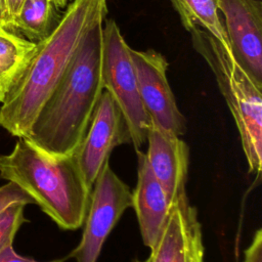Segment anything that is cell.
Instances as JSON below:
<instances>
[{
  "label": "cell",
  "instance_id": "1",
  "mask_svg": "<svg viewBox=\"0 0 262 262\" xmlns=\"http://www.w3.org/2000/svg\"><path fill=\"white\" fill-rule=\"evenodd\" d=\"M107 0H72L51 33L38 42L28 64L0 106V126L27 137L40 111L58 85L86 34L103 23Z\"/></svg>",
  "mask_w": 262,
  "mask_h": 262
},
{
  "label": "cell",
  "instance_id": "2",
  "mask_svg": "<svg viewBox=\"0 0 262 262\" xmlns=\"http://www.w3.org/2000/svg\"><path fill=\"white\" fill-rule=\"evenodd\" d=\"M103 23L97 24L86 34L63 77L43 105L26 137L49 154L75 152L104 90Z\"/></svg>",
  "mask_w": 262,
  "mask_h": 262
},
{
  "label": "cell",
  "instance_id": "3",
  "mask_svg": "<svg viewBox=\"0 0 262 262\" xmlns=\"http://www.w3.org/2000/svg\"><path fill=\"white\" fill-rule=\"evenodd\" d=\"M0 177L19 186L64 230L83 225L91 187L74 154H49L19 137L9 154L0 156Z\"/></svg>",
  "mask_w": 262,
  "mask_h": 262
},
{
  "label": "cell",
  "instance_id": "4",
  "mask_svg": "<svg viewBox=\"0 0 262 262\" xmlns=\"http://www.w3.org/2000/svg\"><path fill=\"white\" fill-rule=\"evenodd\" d=\"M194 50L212 71L219 90L237 127L249 172L257 176L262 169V89L236 62L229 48L208 32H190Z\"/></svg>",
  "mask_w": 262,
  "mask_h": 262
},
{
  "label": "cell",
  "instance_id": "5",
  "mask_svg": "<svg viewBox=\"0 0 262 262\" xmlns=\"http://www.w3.org/2000/svg\"><path fill=\"white\" fill-rule=\"evenodd\" d=\"M130 47L114 19L102 26L103 88L121 110L131 136V144L139 150L146 142L151 121L143 106Z\"/></svg>",
  "mask_w": 262,
  "mask_h": 262
},
{
  "label": "cell",
  "instance_id": "6",
  "mask_svg": "<svg viewBox=\"0 0 262 262\" xmlns=\"http://www.w3.org/2000/svg\"><path fill=\"white\" fill-rule=\"evenodd\" d=\"M130 207V187L113 171L106 161L91 188L81 241L69 257L75 258L77 262H97L105 239Z\"/></svg>",
  "mask_w": 262,
  "mask_h": 262
},
{
  "label": "cell",
  "instance_id": "7",
  "mask_svg": "<svg viewBox=\"0 0 262 262\" xmlns=\"http://www.w3.org/2000/svg\"><path fill=\"white\" fill-rule=\"evenodd\" d=\"M127 143H131L127 122L114 98L103 90L87 131L74 152L85 181L91 188L112 150Z\"/></svg>",
  "mask_w": 262,
  "mask_h": 262
},
{
  "label": "cell",
  "instance_id": "8",
  "mask_svg": "<svg viewBox=\"0 0 262 262\" xmlns=\"http://www.w3.org/2000/svg\"><path fill=\"white\" fill-rule=\"evenodd\" d=\"M143 106L161 129L181 136L186 131V120L179 111L167 79L168 61L152 49H130Z\"/></svg>",
  "mask_w": 262,
  "mask_h": 262
},
{
  "label": "cell",
  "instance_id": "9",
  "mask_svg": "<svg viewBox=\"0 0 262 262\" xmlns=\"http://www.w3.org/2000/svg\"><path fill=\"white\" fill-rule=\"evenodd\" d=\"M229 48L236 62L262 89V3L260 0H219Z\"/></svg>",
  "mask_w": 262,
  "mask_h": 262
},
{
  "label": "cell",
  "instance_id": "10",
  "mask_svg": "<svg viewBox=\"0 0 262 262\" xmlns=\"http://www.w3.org/2000/svg\"><path fill=\"white\" fill-rule=\"evenodd\" d=\"M144 262H205L202 226L188 198H176L165 226Z\"/></svg>",
  "mask_w": 262,
  "mask_h": 262
},
{
  "label": "cell",
  "instance_id": "11",
  "mask_svg": "<svg viewBox=\"0 0 262 262\" xmlns=\"http://www.w3.org/2000/svg\"><path fill=\"white\" fill-rule=\"evenodd\" d=\"M148 166L164 188L169 201L185 194L189 165L187 144L175 134L167 132L151 122L146 136Z\"/></svg>",
  "mask_w": 262,
  "mask_h": 262
},
{
  "label": "cell",
  "instance_id": "12",
  "mask_svg": "<svg viewBox=\"0 0 262 262\" xmlns=\"http://www.w3.org/2000/svg\"><path fill=\"white\" fill-rule=\"evenodd\" d=\"M137 154V182L132 191V208L135 211L144 246L151 249L167 221L171 202L152 174L145 154Z\"/></svg>",
  "mask_w": 262,
  "mask_h": 262
},
{
  "label": "cell",
  "instance_id": "13",
  "mask_svg": "<svg viewBox=\"0 0 262 262\" xmlns=\"http://www.w3.org/2000/svg\"><path fill=\"white\" fill-rule=\"evenodd\" d=\"M37 43L17 33L0 30V102L2 103L9 90L32 57Z\"/></svg>",
  "mask_w": 262,
  "mask_h": 262
},
{
  "label": "cell",
  "instance_id": "14",
  "mask_svg": "<svg viewBox=\"0 0 262 262\" xmlns=\"http://www.w3.org/2000/svg\"><path fill=\"white\" fill-rule=\"evenodd\" d=\"M187 32L201 29L229 48L228 38L219 15V0H171ZM230 49V48H229Z\"/></svg>",
  "mask_w": 262,
  "mask_h": 262
},
{
  "label": "cell",
  "instance_id": "15",
  "mask_svg": "<svg viewBox=\"0 0 262 262\" xmlns=\"http://www.w3.org/2000/svg\"><path fill=\"white\" fill-rule=\"evenodd\" d=\"M55 6L51 0H24L11 23V32L38 43L55 27Z\"/></svg>",
  "mask_w": 262,
  "mask_h": 262
},
{
  "label": "cell",
  "instance_id": "16",
  "mask_svg": "<svg viewBox=\"0 0 262 262\" xmlns=\"http://www.w3.org/2000/svg\"><path fill=\"white\" fill-rule=\"evenodd\" d=\"M24 204H13L0 214V252L12 245L14 236L21 225L27 222Z\"/></svg>",
  "mask_w": 262,
  "mask_h": 262
},
{
  "label": "cell",
  "instance_id": "17",
  "mask_svg": "<svg viewBox=\"0 0 262 262\" xmlns=\"http://www.w3.org/2000/svg\"><path fill=\"white\" fill-rule=\"evenodd\" d=\"M32 204V199L15 183L7 181L0 186V214L13 204Z\"/></svg>",
  "mask_w": 262,
  "mask_h": 262
},
{
  "label": "cell",
  "instance_id": "18",
  "mask_svg": "<svg viewBox=\"0 0 262 262\" xmlns=\"http://www.w3.org/2000/svg\"><path fill=\"white\" fill-rule=\"evenodd\" d=\"M244 254V262H262V230L260 228L254 233L252 242Z\"/></svg>",
  "mask_w": 262,
  "mask_h": 262
},
{
  "label": "cell",
  "instance_id": "19",
  "mask_svg": "<svg viewBox=\"0 0 262 262\" xmlns=\"http://www.w3.org/2000/svg\"><path fill=\"white\" fill-rule=\"evenodd\" d=\"M68 257L58 258L50 261H37L33 258L24 257L18 255L13 248V245H9L0 252V262H64Z\"/></svg>",
  "mask_w": 262,
  "mask_h": 262
},
{
  "label": "cell",
  "instance_id": "20",
  "mask_svg": "<svg viewBox=\"0 0 262 262\" xmlns=\"http://www.w3.org/2000/svg\"><path fill=\"white\" fill-rule=\"evenodd\" d=\"M11 19L9 16L7 2L6 0H0V30H8L10 31Z\"/></svg>",
  "mask_w": 262,
  "mask_h": 262
},
{
  "label": "cell",
  "instance_id": "21",
  "mask_svg": "<svg viewBox=\"0 0 262 262\" xmlns=\"http://www.w3.org/2000/svg\"><path fill=\"white\" fill-rule=\"evenodd\" d=\"M23 1L24 0H6L7 8H8V12H9V16H10L11 23H12L13 17L16 15V13H17V11H18ZM10 29H11V27H10Z\"/></svg>",
  "mask_w": 262,
  "mask_h": 262
},
{
  "label": "cell",
  "instance_id": "22",
  "mask_svg": "<svg viewBox=\"0 0 262 262\" xmlns=\"http://www.w3.org/2000/svg\"><path fill=\"white\" fill-rule=\"evenodd\" d=\"M56 9H62L69 5L72 0H51Z\"/></svg>",
  "mask_w": 262,
  "mask_h": 262
},
{
  "label": "cell",
  "instance_id": "23",
  "mask_svg": "<svg viewBox=\"0 0 262 262\" xmlns=\"http://www.w3.org/2000/svg\"><path fill=\"white\" fill-rule=\"evenodd\" d=\"M132 262H144V261H139V260H137V259H135V260H133Z\"/></svg>",
  "mask_w": 262,
  "mask_h": 262
}]
</instances>
